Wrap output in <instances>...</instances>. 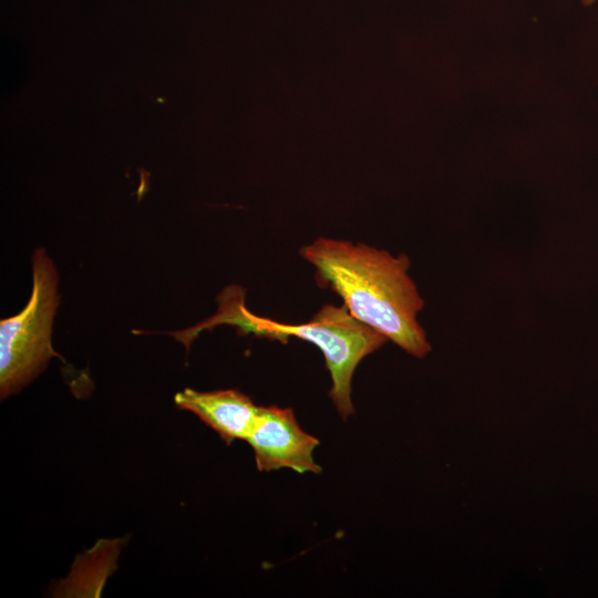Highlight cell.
Returning a JSON list of instances; mask_svg holds the SVG:
<instances>
[{
    "label": "cell",
    "mask_w": 598,
    "mask_h": 598,
    "mask_svg": "<svg viewBox=\"0 0 598 598\" xmlns=\"http://www.w3.org/2000/svg\"><path fill=\"white\" fill-rule=\"evenodd\" d=\"M317 279L350 313L415 358L432 349L417 315L424 300L409 275L410 259L364 244L320 237L300 249Z\"/></svg>",
    "instance_id": "cell-1"
},
{
    "label": "cell",
    "mask_w": 598,
    "mask_h": 598,
    "mask_svg": "<svg viewBox=\"0 0 598 598\" xmlns=\"http://www.w3.org/2000/svg\"><path fill=\"white\" fill-rule=\"evenodd\" d=\"M249 333L281 341L296 337L317 346L332 380L329 395L343 419L353 414L351 385L355 368L388 341L384 334L353 317L344 305H324L309 322L299 324L277 322L248 311L243 334Z\"/></svg>",
    "instance_id": "cell-2"
},
{
    "label": "cell",
    "mask_w": 598,
    "mask_h": 598,
    "mask_svg": "<svg viewBox=\"0 0 598 598\" xmlns=\"http://www.w3.org/2000/svg\"><path fill=\"white\" fill-rule=\"evenodd\" d=\"M59 276L39 248L32 256V291L17 315L0 322V392L4 399L32 381L52 357V324L59 305Z\"/></svg>",
    "instance_id": "cell-3"
},
{
    "label": "cell",
    "mask_w": 598,
    "mask_h": 598,
    "mask_svg": "<svg viewBox=\"0 0 598 598\" xmlns=\"http://www.w3.org/2000/svg\"><path fill=\"white\" fill-rule=\"evenodd\" d=\"M246 441L255 453L259 471L321 472L313 458L319 441L300 427L290 408L259 406Z\"/></svg>",
    "instance_id": "cell-4"
},
{
    "label": "cell",
    "mask_w": 598,
    "mask_h": 598,
    "mask_svg": "<svg viewBox=\"0 0 598 598\" xmlns=\"http://www.w3.org/2000/svg\"><path fill=\"white\" fill-rule=\"evenodd\" d=\"M174 402L197 415L227 444L246 440L259 412L248 395L234 389L203 392L187 388L175 394Z\"/></svg>",
    "instance_id": "cell-5"
},
{
    "label": "cell",
    "mask_w": 598,
    "mask_h": 598,
    "mask_svg": "<svg viewBox=\"0 0 598 598\" xmlns=\"http://www.w3.org/2000/svg\"><path fill=\"white\" fill-rule=\"evenodd\" d=\"M596 0H581V2L585 4V6H590L595 2Z\"/></svg>",
    "instance_id": "cell-6"
}]
</instances>
